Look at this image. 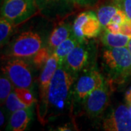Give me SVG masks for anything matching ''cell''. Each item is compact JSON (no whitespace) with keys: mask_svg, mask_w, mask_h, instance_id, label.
I'll use <instances>...</instances> for the list:
<instances>
[{"mask_svg":"<svg viewBox=\"0 0 131 131\" xmlns=\"http://www.w3.org/2000/svg\"><path fill=\"white\" fill-rule=\"evenodd\" d=\"M77 77L63 65H59L50 84L47 106V123L73 110V90Z\"/></svg>","mask_w":131,"mask_h":131,"instance_id":"cell-1","label":"cell"},{"mask_svg":"<svg viewBox=\"0 0 131 131\" xmlns=\"http://www.w3.org/2000/svg\"><path fill=\"white\" fill-rule=\"evenodd\" d=\"M102 66L111 82H123L131 76V54L127 47L105 49L102 56Z\"/></svg>","mask_w":131,"mask_h":131,"instance_id":"cell-2","label":"cell"},{"mask_svg":"<svg viewBox=\"0 0 131 131\" xmlns=\"http://www.w3.org/2000/svg\"><path fill=\"white\" fill-rule=\"evenodd\" d=\"M96 49L94 42L88 40L80 42L66 58L63 65L77 77L78 74L85 69L95 67Z\"/></svg>","mask_w":131,"mask_h":131,"instance_id":"cell-3","label":"cell"},{"mask_svg":"<svg viewBox=\"0 0 131 131\" xmlns=\"http://www.w3.org/2000/svg\"><path fill=\"white\" fill-rule=\"evenodd\" d=\"M39 13L35 0H4L1 16L14 26L20 25Z\"/></svg>","mask_w":131,"mask_h":131,"instance_id":"cell-4","label":"cell"},{"mask_svg":"<svg viewBox=\"0 0 131 131\" xmlns=\"http://www.w3.org/2000/svg\"><path fill=\"white\" fill-rule=\"evenodd\" d=\"M59 66L58 60L54 53L51 55L50 58L47 63L42 68V72L39 76V98L37 105V117L39 122L42 125L47 123V95L50 84L51 82L52 77L56 73L57 69Z\"/></svg>","mask_w":131,"mask_h":131,"instance_id":"cell-5","label":"cell"},{"mask_svg":"<svg viewBox=\"0 0 131 131\" xmlns=\"http://www.w3.org/2000/svg\"><path fill=\"white\" fill-rule=\"evenodd\" d=\"M105 80L106 78L95 67L83 71L74 83L73 90L74 103L83 104L90 94L99 88Z\"/></svg>","mask_w":131,"mask_h":131,"instance_id":"cell-6","label":"cell"},{"mask_svg":"<svg viewBox=\"0 0 131 131\" xmlns=\"http://www.w3.org/2000/svg\"><path fill=\"white\" fill-rule=\"evenodd\" d=\"M39 13L45 18L59 22L72 15L77 6L74 0H35Z\"/></svg>","mask_w":131,"mask_h":131,"instance_id":"cell-7","label":"cell"},{"mask_svg":"<svg viewBox=\"0 0 131 131\" xmlns=\"http://www.w3.org/2000/svg\"><path fill=\"white\" fill-rule=\"evenodd\" d=\"M42 39L37 32L28 31L21 33L9 46V54L20 58H33L42 47Z\"/></svg>","mask_w":131,"mask_h":131,"instance_id":"cell-8","label":"cell"},{"mask_svg":"<svg viewBox=\"0 0 131 131\" xmlns=\"http://www.w3.org/2000/svg\"><path fill=\"white\" fill-rule=\"evenodd\" d=\"M2 72L11 80L14 87L31 89L33 85V75L28 62L24 58L9 59L2 68Z\"/></svg>","mask_w":131,"mask_h":131,"instance_id":"cell-9","label":"cell"},{"mask_svg":"<svg viewBox=\"0 0 131 131\" xmlns=\"http://www.w3.org/2000/svg\"><path fill=\"white\" fill-rule=\"evenodd\" d=\"M72 27L74 34L80 42L98 37L102 29L97 13L93 10L84 11L78 15Z\"/></svg>","mask_w":131,"mask_h":131,"instance_id":"cell-10","label":"cell"},{"mask_svg":"<svg viewBox=\"0 0 131 131\" xmlns=\"http://www.w3.org/2000/svg\"><path fill=\"white\" fill-rule=\"evenodd\" d=\"M111 82L106 79L99 88L92 92L85 99L84 111L90 118L98 117L107 108L110 102L112 92Z\"/></svg>","mask_w":131,"mask_h":131,"instance_id":"cell-11","label":"cell"},{"mask_svg":"<svg viewBox=\"0 0 131 131\" xmlns=\"http://www.w3.org/2000/svg\"><path fill=\"white\" fill-rule=\"evenodd\" d=\"M103 129L107 131H131V112L127 105L120 104L103 122Z\"/></svg>","mask_w":131,"mask_h":131,"instance_id":"cell-12","label":"cell"},{"mask_svg":"<svg viewBox=\"0 0 131 131\" xmlns=\"http://www.w3.org/2000/svg\"><path fill=\"white\" fill-rule=\"evenodd\" d=\"M73 34L72 25L64 20L58 22L56 27L53 28L48 39L49 49L52 52L61 42L66 40Z\"/></svg>","mask_w":131,"mask_h":131,"instance_id":"cell-13","label":"cell"},{"mask_svg":"<svg viewBox=\"0 0 131 131\" xmlns=\"http://www.w3.org/2000/svg\"><path fill=\"white\" fill-rule=\"evenodd\" d=\"M31 106L15 111L12 113L6 130L12 131L25 130L31 121Z\"/></svg>","mask_w":131,"mask_h":131,"instance_id":"cell-14","label":"cell"},{"mask_svg":"<svg viewBox=\"0 0 131 131\" xmlns=\"http://www.w3.org/2000/svg\"><path fill=\"white\" fill-rule=\"evenodd\" d=\"M80 42V40L76 37V36L73 33L69 37L67 38L63 42H61L55 49L52 53H54L57 57L59 65H63L66 58L76 46L78 45Z\"/></svg>","mask_w":131,"mask_h":131,"instance_id":"cell-15","label":"cell"},{"mask_svg":"<svg viewBox=\"0 0 131 131\" xmlns=\"http://www.w3.org/2000/svg\"><path fill=\"white\" fill-rule=\"evenodd\" d=\"M131 37L122 33H111L105 31L101 37V42L107 47H127Z\"/></svg>","mask_w":131,"mask_h":131,"instance_id":"cell-16","label":"cell"},{"mask_svg":"<svg viewBox=\"0 0 131 131\" xmlns=\"http://www.w3.org/2000/svg\"><path fill=\"white\" fill-rule=\"evenodd\" d=\"M120 8V6L115 3H113L112 5H103L98 8L96 13L102 28H104L108 24H110L113 17Z\"/></svg>","mask_w":131,"mask_h":131,"instance_id":"cell-17","label":"cell"},{"mask_svg":"<svg viewBox=\"0 0 131 131\" xmlns=\"http://www.w3.org/2000/svg\"><path fill=\"white\" fill-rule=\"evenodd\" d=\"M13 25L9 22L8 20L1 16L0 20V43L1 46L3 47L7 44L9 40V37L13 33Z\"/></svg>","mask_w":131,"mask_h":131,"instance_id":"cell-18","label":"cell"},{"mask_svg":"<svg viewBox=\"0 0 131 131\" xmlns=\"http://www.w3.org/2000/svg\"><path fill=\"white\" fill-rule=\"evenodd\" d=\"M13 86H14L9 77L3 73L0 78V101L2 105L5 103L7 97L13 91Z\"/></svg>","mask_w":131,"mask_h":131,"instance_id":"cell-19","label":"cell"},{"mask_svg":"<svg viewBox=\"0 0 131 131\" xmlns=\"http://www.w3.org/2000/svg\"><path fill=\"white\" fill-rule=\"evenodd\" d=\"M52 52L49 47H42L33 57V62L37 69L43 68L50 58Z\"/></svg>","mask_w":131,"mask_h":131,"instance_id":"cell-20","label":"cell"},{"mask_svg":"<svg viewBox=\"0 0 131 131\" xmlns=\"http://www.w3.org/2000/svg\"><path fill=\"white\" fill-rule=\"evenodd\" d=\"M14 91L17 96L18 97L20 101L26 105L27 106H31L36 101L31 89L26 88H16L15 87Z\"/></svg>","mask_w":131,"mask_h":131,"instance_id":"cell-21","label":"cell"},{"mask_svg":"<svg viewBox=\"0 0 131 131\" xmlns=\"http://www.w3.org/2000/svg\"><path fill=\"white\" fill-rule=\"evenodd\" d=\"M5 104H6L7 109L12 113L14 112L15 111H18L19 109L28 107L20 101V99L17 96V95L15 94L14 90L9 94V95L7 97L6 101H5Z\"/></svg>","mask_w":131,"mask_h":131,"instance_id":"cell-22","label":"cell"},{"mask_svg":"<svg viewBox=\"0 0 131 131\" xmlns=\"http://www.w3.org/2000/svg\"><path fill=\"white\" fill-rule=\"evenodd\" d=\"M119 6L126 14L127 17L131 20V0H122Z\"/></svg>","mask_w":131,"mask_h":131,"instance_id":"cell-23","label":"cell"},{"mask_svg":"<svg viewBox=\"0 0 131 131\" xmlns=\"http://www.w3.org/2000/svg\"><path fill=\"white\" fill-rule=\"evenodd\" d=\"M120 33L123 34L128 35L131 37V20L127 19L125 23L121 25L120 28Z\"/></svg>","mask_w":131,"mask_h":131,"instance_id":"cell-24","label":"cell"},{"mask_svg":"<svg viewBox=\"0 0 131 131\" xmlns=\"http://www.w3.org/2000/svg\"><path fill=\"white\" fill-rule=\"evenodd\" d=\"M120 28H121V25L114 23H110L103 29L104 31H106L108 32L117 34V33H120Z\"/></svg>","mask_w":131,"mask_h":131,"instance_id":"cell-25","label":"cell"},{"mask_svg":"<svg viewBox=\"0 0 131 131\" xmlns=\"http://www.w3.org/2000/svg\"><path fill=\"white\" fill-rule=\"evenodd\" d=\"M77 6L80 7H90L96 3L97 0H74Z\"/></svg>","mask_w":131,"mask_h":131,"instance_id":"cell-26","label":"cell"},{"mask_svg":"<svg viewBox=\"0 0 131 131\" xmlns=\"http://www.w3.org/2000/svg\"><path fill=\"white\" fill-rule=\"evenodd\" d=\"M125 98H126L127 105V106H128L131 112V88L127 91L126 95H125Z\"/></svg>","mask_w":131,"mask_h":131,"instance_id":"cell-27","label":"cell"},{"mask_svg":"<svg viewBox=\"0 0 131 131\" xmlns=\"http://www.w3.org/2000/svg\"><path fill=\"white\" fill-rule=\"evenodd\" d=\"M0 118H1V122H0V125L1 127L3 125V124H4V122H5V117H4V114H3V112H0Z\"/></svg>","mask_w":131,"mask_h":131,"instance_id":"cell-28","label":"cell"},{"mask_svg":"<svg viewBox=\"0 0 131 131\" xmlns=\"http://www.w3.org/2000/svg\"><path fill=\"white\" fill-rule=\"evenodd\" d=\"M127 49L129 50V51H130V54H131V38H130V41H129V43H128V45H127Z\"/></svg>","mask_w":131,"mask_h":131,"instance_id":"cell-29","label":"cell"},{"mask_svg":"<svg viewBox=\"0 0 131 131\" xmlns=\"http://www.w3.org/2000/svg\"><path fill=\"white\" fill-rule=\"evenodd\" d=\"M121 1H122V0H113V2H114V3H115V4H117V5H119L120 2H121Z\"/></svg>","mask_w":131,"mask_h":131,"instance_id":"cell-30","label":"cell"}]
</instances>
